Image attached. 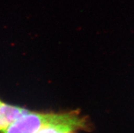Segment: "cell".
I'll return each instance as SVG.
<instances>
[{"instance_id":"cell-1","label":"cell","mask_w":134,"mask_h":133,"mask_svg":"<svg viewBox=\"0 0 134 133\" xmlns=\"http://www.w3.org/2000/svg\"><path fill=\"white\" fill-rule=\"evenodd\" d=\"M63 113L30 112L24 114L2 133H37L47 124L59 120Z\"/></svg>"},{"instance_id":"cell-2","label":"cell","mask_w":134,"mask_h":133,"mask_svg":"<svg viewBox=\"0 0 134 133\" xmlns=\"http://www.w3.org/2000/svg\"><path fill=\"white\" fill-rule=\"evenodd\" d=\"M86 126V122L79 115L69 112L63 113L59 120L48 124L37 133H70Z\"/></svg>"},{"instance_id":"cell-3","label":"cell","mask_w":134,"mask_h":133,"mask_svg":"<svg viewBox=\"0 0 134 133\" xmlns=\"http://www.w3.org/2000/svg\"><path fill=\"white\" fill-rule=\"evenodd\" d=\"M29 111L3 103L0 107V132L5 131L10 125Z\"/></svg>"},{"instance_id":"cell-4","label":"cell","mask_w":134,"mask_h":133,"mask_svg":"<svg viewBox=\"0 0 134 133\" xmlns=\"http://www.w3.org/2000/svg\"><path fill=\"white\" fill-rule=\"evenodd\" d=\"M3 101H1V100H0V107L2 106V105L3 104Z\"/></svg>"},{"instance_id":"cell-5","label":"cell","mask_w":134,"mask_h":133,"mask_svg":"<svg viewBox=\"0 0 134 133\" xmlns=\"http://www.w3.org/2000/svg\"><path fill=\"white\" fill-rule=\"evenodd\" d=\"M70 133H73V132H70Z\"/></svg>"}]
</instances>
